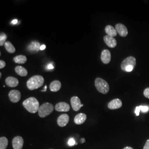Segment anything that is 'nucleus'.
<instances>
[{
    "mask_svg": "<svg viewBox=\"0 0 149 149\" xmlns=\"http://www.w3.org/2000/svg\"><path fill=\"white\" fill-rule=\"evenodd\" d=\"M5 47L9 53H14L16 52V49L10 42H6L5 44Z\"/></svg>",
    "mask_w": 149,
    "mask_h": 149,
    "instance_id": "nucleus-22",
    "label": "nucleus"
},
{
    "mask_svg": "<svg viewBox=\"0 0 149 149\" xmlns=\"http://www.w3.org/2000/svg\"><path fill=\"white\" fill-rule=\"evenodd\" d=\"M136 66V59L134 56H130L124 59L121 64V69L125 71V69L128 66H133L135 68Z\"/></svg>",
    "mask_w": 149,
    "mask_h": 149,
    "instance_id": "nucleus-5",
    "label": "nucleus"
},
{
    "mask_svg": "<svg viewBox=\"0 0 149 149\" xmlns=\"http://www.w3.org/2000/svg\"><path fill=\"white\" fill-rule=\"evenodd\" d=\"M54 109L53 105L49 103H45L41 105L39 111H38V114L39 117L41 118H45L50 115Z\"/></svg>",
    "mask_w": 149,
    "mask_h": 149,
    "instance_id": "nucleus-4",
    "label": "nucleus"
},
{
    "mask_svg": "<svg viewBox=\"0 0 149 149\" xmlns=\"http://www.w3.org/2000/svg\"><path fill=\"white\" fill-rule=\"evenodd\" d=\"M95 85L98 91L102 94H107L109 91V86L107 82L100 77L96 78Z\"/></svg>",
    "mask_w": 149,
    "mask_h": 149,
    "instance_id": "nucleus-3",
    "label": "nucleus"
},
{
    "mask_svg": "<svg viewBox=\"0 0 149 149\" xmlns=\"http://www.w3.org/2000/svg\"><path fill=\"white\" fill-rule=\"evenodd\" d=\"M144 95L146 98H149V87L146 88L144 90Z\"/></svg>",
    "mask_w": 149,
    "mask_h": 149,
    "instance_id": "nucleus-26",
    "label": "nucleus"
},
{
    "mask_svg": "<svg viewBox=\"0 0 149 149\" xmlns=\"http://www.w3.org/2000/svg\"><path fill=\"white\" fill-rule=\"evenodd\" d=\"M122 106V102L118 99H114L108 104V107L110 109H117Z\"/></svg>",
    "mask_w": 149,
    "mask_h": 149,
    "instance_id": "nucleus-14",
    "label": "nucleus"
},
{
    "mask_svg": "<svg viewBox=\"0 0 149 149\" xmlns=\"http://www.w3.org/2000/svg\"><path fill=\"white\" fill-rule=\"evenodd\" d=\"M71 106L74 111H79L82 107L84 106V104H81L80 98L77 96H74L71 98Z\"/></svg>",
    "mask_w": 149,
    "mask_h": 149,
    "instance_id": "nucleus-6",
    "label": "nucleus"
},
{
    "mask_svg": "<svg viewBox=\"0 0 149 149\" xmlns=\"http://www.w3.org/2000/svg\"><path fill=\"white\" fill-rule=\"evenodd\" d=\"M23 106L27 111L31 113H36L39 109V103L35 97H31L23 102Z\"/></svg>",
    "mask_w": 149,
    "mask_h": 149,
    "instance_id": "nucleus-1",
    "label": "nucleus"
},
{
    "mask_svg": "<svg viewBox=\"0 0 149 149\" xmlns=\"http://www.w3.org/2000/svg\"><path fill=\"white\" fill-rule=\"evenodd\" d=\"M85 139L84 138L82 139L81 140V143H85Z\"/></svg>",
    "mask_w": 149,
    "mask_h": 149,
    "instance_id": "nucleus-34",
    "label": "nucleus"
},
{
    "mask_svg": "<svg viewBox=\"0 0 149 149\" xmlns=\"http://www.w3.org/2000/svg\"><path fill=\"white\" fill-rule=\"evenodd\" d=\"M17 22H18V21H17V19H14V20H13L12 21V24H16L17 23Z\"/></svg>",
    "mask_w": 149,
    "mask_h": 149,
    "instance_id": "nucleus-33",
    "label": "nucleus"
},
{
    "mask_svg": "<svg viewBox=\"0 0 149 149\" xmlns=\"http://www.w3.org/2000/svg\"><path fill=\"white\" fill-rule=\"evenodd\" d=\"M13 60L17 64H23L26 63L27 57L23 55H19L14 57Z\"/></svg>",
    "mask_w": 149,
    "mask_h": 149,
    "instance_id": "nucleus-21",
    "label": "nucleus"
},
{
    "mask_svg": "<svg viewBox=\"0 0 149 149\" xmlns=\"http://www.w3.org/2000/svg\"><path fill=\"white\" fill-rule=\"evenodd\" d=\"M7 39V35L5 33H1L0 34V45L3 46L5 44Z\"/></svg>",
    "mask_w": 149,
    "mask_h": 149,
    "instance_id": "nucleus-24",
    "label": "nucleus"
},
{
    "mask_svg": "<svg viewBox=\"0 0 149 149\" xmlns=\"http://www.w3.org/2000/svg\"><path fill=\"white\" fill-rule=\"evenodd\" d=\"M40 48V44L37 42H34L31 43V44L28 46V50L30 52L36 53L39 51Z\"/></svg>",
    "mask_w": 149,
    "mask_h": 149,
    "instance_id": "nucleus-19",
    "label": "nucleus"
},
{
    "mask_svg": "<svg viewBox=\"0 0 149 149\" xmlns=\"http://www.w3.org/2000/svg\"><path fill=\"white\" fill-rule=\"evenodd\" d=\"M105 32L108 36L112 37H114L117 35L118 33L116 28H114L111 25H108L105 27Z\"/></svg>",
    "mask_w": 149,
    "mask_h": 149,
    "instance_id": "nucleus-18",
    "label": "nucleus"
},
{
    "mask_svg": "<svg viewBox=\"0 0 149 149\" xmlns=\"http://www.w3.org/2000/svg\"><path fill=\"white\" fill-rule=\"evenodd\" d=\"M5 66V62L4 61H3V60H0V69H3V68H4Z\"/></svg>",
    "mask_w": 149,
    "mask_h": 149,
    "instance_id": "nucleus-28",
    "label": "nucleus"
},
{
    "mask_svg": "<svg viewBox=\"0 0 149 149\" xmlns=\"http://www.w3.org/2000/svg\"><path fill=\"white\" fill-rule=\"evenodd\" d=\"M24 144V140L21 136H17L12 140V146L14 149H22Z\"/></svg>",
    "mask_w": 149,
    "mask_h": 149,
    "instance_id": "nucleus-8",
    "label": "nucleus"
},
{
    "mask_svg": "<svg viewBox=\"0 0 149 149\" xmlns=\"http://www.w3.org/2000/svg\"><path fill=\"white\" fill-rule=\"evenodd\" d=\"M123 149H133L132 147H129V146H127L125 148H124Z\"/></svg>",
    "mask_w": 149,
    "mask_h": 149,
    "instance_id": "nucleus-35",
    "label": "nucleus"
},
{
    "mask_svg": "<svg viewBox=\"0 0 149 149\" xmlns=\"http://www.w3.org/2000/svg\"><path fill=\"white\" fill-rule=\"evenodd\" d=\"M116 29L118 33L122 37H125L128 36V31L127 27L121 23H118L116 25Z\"/></svg>",
    "mask_w": 149,
    "mask_h": 149,
    "instance_id": "nucleus-9",
    "label": "nucleus"
},
{
    "mask_svg": "<svg viewBox=\"0 0 149 149\" xmlns=\"http://www.w3.org/2000/svg\"><path fill=\"white\" fill-rule=\"evenodd\" d=\"M1 76H2V73L0 72V77H1Z\"/></svg>",
    "mask_w": 149,
    "mask_h": 149,
    "instance_id": "nucleus-37",
    "label": "nucleus"
},
{
    "mask_svg": "<svg viewBox=\"0 0 149 149\" xmlns=\"http://www.w3.org/2000/svg\"><path fill=\"white\" fill-rule=\"evenodd\" d=\"M8 97L12 102L17 103L19 101L21 98V93L18 90H11L8 93Z\"/></svg>",
    "mask_w": 149,
    "mask_h": 149,
    "instance_id": "nucleus-7",
    "label": "nucleus"
},
{
    "mask_svg": "<svg viewBox=\"0 0 149 149\" xmlns=\"http://www.w3.org/2000/svg\"><path fill=\"white\" fill-rule=\"evenodd\" d=\"M46 48V47H45V45H41L40 46V50H44Z\"/></svg>",
    "mask_w": 149,
    "mask_h": 149,
    "instance_id": "nucleus-32",
    "label": "nucleus"
},
{
    "mask_svg": "<svg viewBox=\"0 0 149 149\" xmlns=\"http://www.w3.org/2000/svg\"><path fill=\"white\" fill-rule=\"evenodd\" d=\"M140 111V109L139 108V106L136 107L135 108V114L136 115V116H139Z\"/></svg>",
    "mask_w": 149,
    "mask_h": 149,
    "instance_id": "nucleus-29",
    "label": "nucleus"
},
{
    "mask_svg": "<svg viewBox=\"0 0 149 149\" xmlns=\"http://www.w3.org/2000/svg\"><path fill=\"white\" fill-rule=\"evenodd\" d=\"M47 88V86H45V87H44V90L43 91H45Z\"/></svg>",
    "mask_w": 149,
    "mask_h": 149,
    "instance_id": "nucleus-36",
    "label": "nucleus"
},
{
    "mask_svg": "<svg viewBox=\"0 0 149 149\" xmlns=\"http://www.w3.org/2000/svg\"><path fill=\"white\" fill-rule=\"evenodd\" d=\"M55 110L58 112H69L70 109L69 104L66 102H61L57 103L55 107Z\"/></svg>",
    "mask_w": 149,
    "mask_h": 149,
    "instance_id": "nucleus-11",
    "label": "nucleus"
},
{
    "mask_svg": "<svg viewBox=\"0 0 149 149\" xmlns=\"http://www.w3.org/2000/svg\"><path fill=\"white\" fill-rule=\"evenodd\" d=\"M76 144V142H75V140H74V138L70 139L69 141H68V145L70 146H72L73 145H74Z\"/></svg>",
    "mask_w": 149,
    "mask_h": 149,
    "instance_id": "nucleus-27",
    "label": "nucleus"
},
{
    "mask_svg": "<svg viewBox=\"0 0 149 149\" xmlns=\"http://www.w3.org/2000/svg\"><path fill=\"white\" fill-rule=\"evenodd\" d=\"M69 122V117L67 114H63L60 116L58 119L57 123L59 127H64Z\"/></svg>",
    "mask_w": 149,
    "mask_h": 149,
    "instance_id": "nucleus-12",
    "label": "nucleus"
},
{
    "mask_svg": "<svg viewBox=\"0 0 149 149\" xmlns=\"http://www.w3.org/2000/svg\"><path fill=\"white\" fill-rule=\"evenodd\" d=\"M139 108L140 109V111L144 113H146L149 111V107L146 106H140Z\"/></svg>",
    "mask_w": 149,
    "mask_h": 149,
    "instance_id": "nucleus-25",
    "label": "nucleus"
},
{
    "mask_svg": "<svg viewBox=\"0 0 149 149\" xmlns=\"http://www.w3.org/2000/svg\"><path fill=\"white\" fill-rule=\"evenodd\" d=\"M61 84L58 80L53 81L50 85V90L52 92H58L60 90Z\"/></svg>",
    "mask_w": 149,
    "mask_h": 149,
    "instance_id": "nucleus-17",
    "label": "nucleus"
},
{
    "mask_svg": "<svg viewBox=\"0 0 149 149\" xmlns=\"http://www.w3.org/2000/svg\"><path fill=\"white\" fill-rule=\"evenodd\" d=\"M103 40H104V42L107 45L109 48H115L117 45V42L116 39L114 37H110L108 35L105 36L103 37Z\"/></svg>",
    "mask_w": 149,
    "mask_h": 149,
    "instance_id": "nucleus-13",
    "label": "nucleus"
},
{
    "mask_svg": "<svg viewBox=\"0 0 149 149\" xmlns=\"http://www.w3.org/2000/svg\"><path fill=\"white\" fill-rule=\"evenodd\" d=\"M101 59L102 61L103 64H109L111 60V52L107 49L103 50L102 52Z\"/></svg>",
    "mask_w": 149,
    "mask_h": 149,
    "instance_id": "nucleus-10",
    "label": "nucleus"
},
{
    "mask_svg": "<svg viewBox=\"0 0 149 149\" xmlns=\"http://www.w3.org/2000/svg\"><path fill=\"white\" fill-rule=\"evenodd\" d=\"M5 82L6 85L10 87H15L19 84V81L18 79L12 76L7 77L6 79Z\"/></svg>",
    "mask_w": 149,
    "mask_h": 149,
    "instance_id": "nucleus-15",
    "label": "nucleus"
},
{
    "mask_svg": "<svg viewBox=\"0 0 149 149\" xmlns=\"http://www.w3.org/2000/svg\"><path fill=\"white\" fill-rule=\"evenodd\" d=\"M87 119V116L85 113H79L75 116L74 118V122L76 124L80 125L85 122Z\"/></svg>",
    "mask_w": 149,
    "mask_h": 149,
    "instance_id": "nucleus-16",
    "label": "nucleus"
},
{
    "mask_svg": "<svg viewBox=\"0 0 149 149\" xmlns=\"http://www.w3.org/2000/svg\"><path fill=\"white\" fill-rule=\"evenodd\" d=\"M143 149H149V139L147 140L146 143L144 145Z\"/></svg>",
    "mask_w": 149,
    "mask_h": 149,
    "instance_id": "nucleus-30",
    "label": "nucleus"
},
{
    "mask_svg": "<svg viewBox=\"0 0 149 149\" xmlns=\"http://www.w3.org/2000/svg\"><path fill=\"white\" fill-rule=\"evenodd\" d=\"M48 69H53L54 68V66L52 64H49L47 66Z\"/></svg>",
    "mask_w": 149,
    "mask_h": 149,
    "instance_id": "nucleus-31",
    "label": "nucleus"
},
{
    "mask_svg": "<svg viewBox=\"0 0 149 149\" xmlns=\"http://www.w3.org/2000/svg\"><path fill=\"white\" fill-rule=\"evenodd\" d=\"M44 82V79L42 76L36 75L31 77L28 80L27 82V87L30 90H34L42 87Z\"/></svg>",
    "mask_w": 149,
    "mask_h": 149,
    "instance_id": "nucleus-2",
    "label": "nucleus"
},
{
    "mask_svg": "<svg viewBox=\"0 0 149 149\" xmlns=\"http://www.w3.org/2000/svg\"><path fill=\"white\" fill-rule=\"evenodd\" d=\"M8 139L5 136L0 138V149H6L8 146Z\"/></svg>",
    "mask_w": 149,
    "mask_h": 149,
    "instance_id": "nucleus-23",
    "label": "nucleus"
},
{
    "mask_svg": "<svg viewBox=\"0 0 149 149\" xmlns=\"http://www.w3.org/2000/svg\"><path fill=\"white\" fill-rule=\"evenodd\" d=\"M15 71L16 73L21 76H26L28 74V71L26 69L21 66H17L15 68Z\"/></svg>",
    "mask_w": 149,
    "mask_h": 149,
    "instance_id": "nucleus-20",
    "label": "nucleus"
}]
</instances>
